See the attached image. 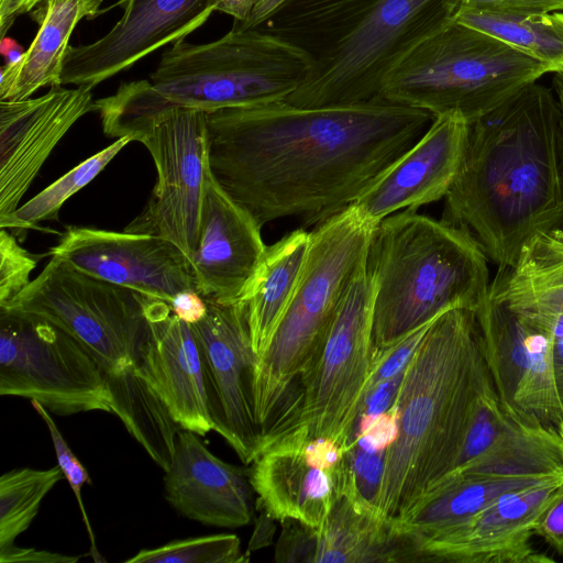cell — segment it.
Masks as SVG:
<instances>
[{
	"mask_svg": "<svg viewBox=\"0 0 563 563\" xmlns=\"http://www.w3.org/2000/svg\"><path fill=\"white\" fill-rule=\"evenodd\" d=\"M434 118L383 97L220 109L207 112L209 168L262 228L296 218L307 229L351 206Z\"/></svg>",
	"mask_w": 563,
	"mask_h": 563,
	"instance_id": "obj_1",
	"label": "cell"
},
{
	"mask_svg": "<svg viewBox=\"0 0 563 563\" xmlns=\"http://www.w3.org/2000/svg\"><path fill=\"white\" fill-rule=\"evenodd\" d=\"M443 216L498 267H514L532 238L563 228L562 112L550 88L532 82L470 123Z\"/></svg>",
	"mask_w": 563,
	"mask_h": 563,
	"instance_id": "obj_2",
	"label": "cell"
},
{
	"mask_svg": "<svg viewBox=\"0 0 563 563\" xmlns=\"http://www.w3.org/2000/svg\"><path fill=\"white\" fill-rule=\"evenodd\" d=\"M493 386L475 310L439 316L407 365L395 402L398 435L386 455L379 517L399 519L454 468L478 399Z\"/></svg>",
	"mask_w": 563,
	"mask_h": 563,
	"instance_id": "obj_3",
	"label": "cell"
},
{
	"mask_svg": "<svg viewBox=\"0 0 563 563\" xmlns=\"http://www.w3.org/2000/svg\"><path fill=\"white\" fill-rule=\"evenodd\" d=\"M312 67V57L286 41L257 29L232 27L209 43H173L150 79L121 84L113 95L95 100V111L111 136L169 108L211 112L284 101Z\"/></svg>",
	"mask_w": 563,
	"mask_h": 563,
	"instance_id": "obj_4",
	"label": "cell"
},
{
	"mask_svg": "<svg viewBox=\"0 0 563 563\" xmlns=\"http://www.w3.org/2000/svg\"><path fill=\"white\" fill-rule=\"evenodd\" d=\"M488 257L466 229L402 210L373 229L366 269L375 285V349L387 347L454 308L488 296Z\"/></svg>",
	"mask_w": 563,
	"mask_h": 563,
	"instance_id": "obj_5",
	"label": "cell"
},
{
	"mask_svg": "<svg viewBox=\"0 0 563 563\" xmlns=\"http://www.w3.org/2000/svg\"><path fill=\"white\" fill-rule=\"evenodd\" d=\"M374 227L351 205L310 232L306 264L292 300L254 372V412L263 434L284 408L350 280L365 263Z\"/></svg>",
	"mask_w": 563,
	"mask_h": 563,
	"instance_id": "obj_6",
	"label": "cell"
},
{
	"mask_svg": "<svg viewBox=\"0 0 563 563\" xmlns=\"http://www.w3.org/2000/svg\"><path fill=\"white\" fill-rule=\"evenodd\" d=\"M549 73L540 62L459 21L416 47L387 77L380 96L468 123Z\"/></svg>",
	"mask_w": 563,
	"mask_h": 563,
	"instance_id": "obj_7",
	"label": "cell"
},
{
	"mask_svg": "<svg viewBox=\"0 0 563 563\" xmlns=\"http://www.w3.org/2000/svg\"><path fill=\"white\" fill-rule=\"evenodd\" d=\"M374 296L375 285L365 260L344 290L265 443L297 431L308 439L325 437L347 446L375 350Z\"/></svg>",
	"mask_w": 563,
	"mask_h": 563,
	"instance_id": "obj_8",
	"label": "cell"
},
{
	"mask_svg": "<svg viewBox=\"0 0 563 563\" xmlns=\"http://www.w3.org/2000/svg\"><path fill=\"white\" fill-rule=\"evenodd\" d=\"M464 0H375L354 27L313 60L285 101L343 106L382 97L390 73L422 42L453 21Z\"/></svg>",
	"mask_w": 563,
	"mask_h": 563,
	"instance_id": "obj_9",
	"label": "cell"
},
{
	"mask_svg": "<svg viewBox=\"0 0 563 563\" xmlns=\"http://www.w3.org/2000/svg\"><path fill=\"white\" fill-rule=\"evenodd\" d=\"M148 296L87 275L58 256L8 306L37 316L81 343L104 373L134 366L147 340Z\"/></svg>",
	"mask_w": 563,
	"mask_h": 563,
	"instance_id": "obj_10",
	"label": "cell"
},
{
	"mask_svg": "<svg viewBox=\"0 0 563 563\" xmlns=\"http://www.w3.org/2000/svg\"><path fill=\"white\" fill-rule=\"evenodd\" d=\"M0 395L49 412H111L106 373L71 335L37 316L0 308Z\"/></svg>",
	"mask_w": 563,
	"mask_h": 563,
	"instance_id": "obj_11",
	"label": "cell"
},
{
	"mask_svg": "<svg viewBox=\"0 0 563 563\" xmlns=\"http://www.w3.org/2000/svg\"><path fill=\"white\" fill-rule=\"evenodd\" d=\"M150 152L156 184L141 213L124 229L174 243L190 261L197 245L208 161L207 112L175 107L119 129Z\"/></svg>",
	"mask_w": 563,
	"mask_h": 563,
	"instance_id": "obj_12",
	"label": "cell"
},
{
	"mask_svg": "<svg viewBox=\"0 0 563 563\" xmlns=\"http://www.w3.org/2000/svg\"><path fill=\"white\" fill-rule=\"evenodd\" d=\"M484 357L504 409L529 423L563 421L545 316L522 312L488 296L475 310Z\"/></svg>",
	"mask_w": 563,
	"mask_h": 563,
	"instance_id": "obj_13",
	"label": "cell"
},
{
	"mask_svg": "<svg viewBox=\"0 0 563 563\" xmlns=\"http://www.w3.org/2000/svg\"><path fill=\"white\" fill-rule=\"evenodd\" d=\"M207 314L191 324L199 347L212 430L251 464L263 445L253 401V379L258 363L241 301L206 299Z\"/></svg>",
	"mask_w": 563,
	"mask_h": 563,
	"instance_id": "obj_14",
	"label": "cell"
},
{
	"mask_svg": "<svg viewBox=\"0 0 563 563\" xmlns=\"http://www.w3.org/2000/svg\"><path fill=\"white\" fill-rule=\"evenodd\" d=\"M48 254L95 278L168 303L180 291L196 290L187 256L153 234L71 227Z\"/></svg>",
	"mask_w": 563,
	"mask_h": 563,
	"instance_id": "obj_15",
	"label": "cell"
},
{
	"mask_svg": "<svg viewBox=\"0 0 563 563\" xmlns=\"http://www.w3.org/2000/svg\"><path fill=\"white\" fill-rule=\"evenodd\" d=\"M563 493V478L499 497L470 519L413 538L417 562L539 563L552 561L532 544L534 527Z\"/></svg>",
	"mask_w": 563,
	"mask_h": 563,
	"instance_id": "obj_16",
	"label": "cell"
},
{
	"mask_svg": "<svg viewBox=\"0 0 563 563\" xmlns=\"http://www.w3.org/2000/svg\"><path fill=\"white\" fill-rule=\"evenodd\" d=\"M92 88L52 86L37 98L0 101V228L4 229L52 151L85 114Z\"/></svg>",
	"mask_w": 563,
	"mask_h": 563,
	"instance_id": "obj_17",
	"label": "cell"
},
{
	"mask_svg": "<svg viewBox=\"0 0 563 563\" xmlns=\"http://www.w3.org/2000/svg\"><path fill=\"white\" fill-rule=\"evenodd\" d=\"M124 13L97 41L69 46L62 86L91 87L126 70L169 43L202 26L216 11L213 0H121Z\"/></svg>",
	"mask_w": 563,
	"mask_h": 563,
	"instance_id": "obj_18",
	"label": "cell"
},
{
	"mask_svg": "<svg viewBox=\"0 0 563 563\" xmlns=\"http://www.w3.org/2000/svg\"><path fill=\"white\" fill-rule=\"evenodd\" d=\"M468 131L470 123L457 112L435 115L423 135L352 203L357 214L376 225L393 213L445 198L459 174Z\"/></svg>",
	"mask_w": 563,
	"mask_h": 563,
	"instance_id": "obj_19",
	"label": "cell"
},
{
	"mask_svg": "<svg viewBox=\"0 0 563 563\" xmlns=\"http://www.w3.org/2000/svg\"><path fill=\"white\" fill-rule=\"evenodd\" d=\"M454 476L563 477V440L555 427L509 415L493 386L479 397L455 466L444 477Z\"/></svg>",
	"mask_w": 563,
	"mask_h": 563,
	"instance_id": "obj_20",
	"label": "cell"
},
{
	"mask_svg": "<svg viewBox=\"0 0 563 563\" xmlns=\"http://www.w3.org/2000/svg\"><path fill=\"white\" fill-rule=\"evenodd\" d=\"M262 227L207 172L197 245L196 290L205 299L238 301L265 249Z\"/></svg>",
	"mask_w": 563,
	"mask_h": 563,
	"instance_id": "obj_21",
	"label": "cell"
},
{
	"mask_svg": "<svg viewBox=\"0 0 563 563\" xmlns=\"http://www.w3.org/2000/svg\"><path fill=\"white\" fill-rule=\"evenodd\" d=\"M282 525L278 562H417L413 538L401 533L393 520L362 511L343 495L318 528L294 519Z\"/></svg>",
	"mask_w": 563,
	"mask_h": 563,
	"instance_id": "obj_22",
	"label": "cell"
},
{
	"mask_svg": "<svg viewBox=\"0 0 563 563\" xmlns=\"http://www.w3.org/2000/svg\"><path fill=\"white\" fill-rule=\"evenodd\" d=\"M147 340L135 364L183 429L205 435L212 430L202 364L191 325L173 314L168 302L148 297Z\"/></svg>",
	"mask_w": 563,
	"mask_h": 563,
	"instance_id": "obj_23",
	"label": "cell"
},
{
	"mask_svg": "<svg viewBox=\"0 0 563 563\" xmlns=\"http://www.w3.org/2000/svg\"><path fill=\"white\" fill-rule=\"evenodd\" d=\"M198 433L180 429L164 476L165 498L181 516L214 527L239 528L251 522L253 493L250 471L217 457Z\"/></svg>",
	"mask_w": 563,
	"mask_h": 563,
	"instance_id": "obj_24",
	"label": "cell"
},
{
	"mask_svg": "<svg viewBox=\"0 0 563 563\" xmlns=\"http://www.w3.org/2000/svg\"><path fill=\"white\" fill-rule=\"evenodd\" d=\"M305 439L291 431L265 443L252 462L250 481L268 519L318 528L341 495V468L314 464L303 451Z\"/></svg>",
	"mask_w": 563,
	"mask_h": 563,
	"instance_id": "obj_25",
	"label": "cell"
},
{
	"mask_svg": "<svg viewBox=\"0 0 563 563\" xmlns=\"http://www.w3.org/2000/svg\"><path fill=\"white\" fill-rule=\"evenodd\" d=\"M310 244V232L300 227L266 249L240 299L245 308L252 347L258 361L292 300L301 278Z\"/></svg>",
	"mask_w": 563,
	"mask_h": 563,
	"instance_id": "obj_26",
	"label": "cell"
},
{
	"mask_svg": "<svg viewBox=\"0 0 563 563\" xmlns=\"http://www.w3.org/2000/svg\"><path fill=\"white\" fill-rule=\"evenodd\" d=\"M103 0H45L35 15L40 29L22 58L1 67L0 101L30 98L45 86H62L69 38L85 18L99 13Z\"/></svg>",
	"mask_w": 563,
	"mask_h": 563,
	"instance_id": "obj_27",
	"label": "cell"
},
{
	"mask_svg": "<svg viewBox=\"0 0 563 563\" xmlns=\"http://www.w3.org/2000/svg\"><path fill=\"white\" fill-rule=\"evenodd\" d=\"M563 477H444L402 517L393 520L405 534L419 538L461 523L499 497Z\"/></svg>",
	"mask_w": 563,
	"mask_h": 563,
	"instance_id": "obj_28",
	"label": "cell"
},
{
	"mask_svg": "<svg viewBox=\"0 0 563 563\" xmlns=\"http://www.w3.org/2000/svg\"><path fill=\"white\" fill-rule=\"evenodd\" d=\"M134 367L106 373L110 409L150 457L166 472L173 462L177 433L181 427Z\"/></svg>",
	"mask_w": 563,
	"mask_h": 563,
	"instance_id": "obj_29",
	"label": "cell"
},
{
	"mask_svg": "<svg viewBox=\"0 0 563 563\" xmlns=\"http://www.w3.org/2000/svg\"><path fill=\"white\" fill-rule=\"evenodd\" d=\"M375 0H284L257 30L286 41L314 60L339 43Z\"/></svg>",
	"mask_w": 563,
	"mask_h": 563,
	"instance_id": "obj_30",
	"label": "cell"
},
{
	"mask_svg": "<svg viewBox=\"0 0 563 563\" xmlns=\"http://www.w3.org/2000/svg\"><path fill=\"white\" fill-rule=\"evenodd\" d=\"M456 21L485 32L544 65L563 73V13L506 15L459 11Z\"/></svg>",
	"mask_w": 563,
	"mask_h": 563,
	"instance_id": "obj_31",
	"label": "cell"
},
{
	"mask_svg": "<svg viewBox=\"0 0 563 563\" xmlns=\"http://www.w3.org/2000/svg\"><path fill=\"white\" fill-rule=\"evenodd\" d=\"M488 297L522 312L563 314V261L520 256L514 267H498Z\"/></svg>",
	"mask_w": 563,
	"mask_h": 563,
	"instance_id": "obj_32",
	"label": "cell"
},
{
	"mask_svg": "<svg viewBox=\"0 0 563 563\" xmlns=\"http://www.w3.org/2000/svg\"><path fill=\"white\" fill-rule=\"evenodd\" d=\"M130 142L131 139L126 136L117 139L106 148L78 164L20 206L4 229L21 242L25 239L27 231L35 229L37 223L57 220L63 205L97 177Z\"/></svg>",
	"mask_w": 563,
	"mask_h": 563,
	"instance_id": "obj_33",
	"label": "cell"
},
{
	"mask_svg": "<svg viewBox=\"0 0 563 563\" xmlns=\"http://www.w3.org/2000/svg\"><path fill=\"white\" fill-rule=\"evenodd\" d=\"M63 478L58 465L14 468L0 477V550L14 544L37 515L44 497Z\"/></svg>",
	"mask_w": 563,
	"mask_h": 563,
	"instance_id": "obj_34",
	"label": "cell"
},
{
	"mask_svg": "<svg viewBox=\"0 0 563 563\" xmlns=\"http://www.w3.org/2000/svg\"><path fill=\"white\" fill-rule=\"evenodd\" d=\"M247 559L235 534L218 533L174 540L154 549H143L126 563H241Z\"/></svg>",
	"mask_w": 563,
	"mask_h": 563,
	"instance_id": "obj_35",
	"label": "cell"
},
{
	"mask_svg": "<svg viewBox=\"0 0 563 563\" xmlns=\"http://www.w3.org/2000/svg\"><path fill=\"white\" fill-rule=\"evenodd\" d=\"M387 451H374L352 441L341 465V495L362 511L377 516Z\"/></svg>",
	"mask_w": 563,
	"mask_h": 563,
	"instance_id": "obj_36",
	"label": "cell"
},
{
	"mask_svg": "<svg viewBox=\"0 0 563 563\" xmlns=\"http://www.w3.org/2000/svg\"><path fill=\"white\" fill-rule=\"evenodd\" d=\"M33 408L45 422L56 454L57 464L60 467L65 479L68 482L80 509V514L82 517V521L88 532V537L90 540V550L89 554L92 556L95 562H102L103 559L100 556L99 551L97 549L95 534L91 529V525L89 522L88 515L86 512L81 489L84 484L90 483V476L85 468V466L80 463L77 456L74 454L71 449L68 446L66 440L54 422L49 411L45 409L37 401H31Z\"/></svg>",
	"mask_w": 563,
	"mask_h": 563,
	"instance_id": "obj_37",
	"label": "cell"
},
{
	"mask_svg": "<svg viewBox=\"0 0 563 563\" xmlns=\"http://www.w3.org/2000/svg\"><path fill=\"white\" fill-rule=\"evenodd\" d=\"M41 257L22 247L9 230H0V308L30 285L31 273Z\"/></svg>",
	"mask_w": 563,
	"mask_h": 563,
	"instance_id": "obj_38",
	"label": "cell"
},
{
	"mask_svg": "<svg viewBox=\"0 0 563 563\" xmlns=\"http://www.w3.org/2000/svg\"><path fill=\"white\" fill-rule=\"evenodd\" d=\"M432 322L418 328L387 347L374 350L372 367L364 387L362 399L378 384L406 369Z\"/></svg>",
	"mask_w": 563,
	"mask_h": 563,
	"instance_id": "obj_39",
	"label": "cell"
},
{
	"mask_svg": "<svg viewBox=\"0 0 563 563\" xmlns=\"http://www.w3.org/2000/svg\"><path fill=\"white\" fill-rule=\"evenodd\" d=\"M460 11L536 15L563 11V0H464Z\"/></svg>",
	"mask_w": 563,
	"mask_h": 563,
	"instance_id": "obj_40",
	"label": "cell"
},
{
	"mask_svg": "<svg viewBox=\"0 0 563 563\" xmlns=\"http://www.w3.org/2000/svg\"><path fill=\"white\" fill-rule=\"evenodd\" d=\"M405 371L384 380L367 393L361 400L357 417H376L391 408L398 397Z\"/></svg>",
	"mask_w": 563,
	"mask_h": 563,
	"instance_id": "obj_41",
	"label": "cell"
},
{
	"mask_svg": "<svg viewBox=\"0 0 563 563\" xmlns=\"http://www.w3.org/2000/svg\"><path fill=\"white\" fill-rule=\"evenodd\" d=\"M534 534L563 555V493L543 511L534 527Z\"/></svg>",
	"mask_w": 563,
	"mask_h": 563,
	"instance_id": "obj_42",
	"label": "cell"
},
{
	"mask_svg": "<svg viewBox=\"0 0 563 563\" xmlns=\"http://www.w3.org/2000/svg\"><path fill=\"white\" fill-rule=\"evenodd\" d=\"M520 256L563 261V228L536 235L526 244Z\"/></svg>",
	"mask_w": 563,
	"mask_h": 563,
	"instance_id": "obj_43",
	"label": "cell"
},
{
	"mask_svg": "<svg viewBox=\"0 0 563 563\" xmlns=\"http://www.w3.org/2000/svg\"><path fill=\"white\" fill-rule=\"evenodd\" d=\"M173 314L188 324L202 320L208 311L206 299L196 290H184L168 303Z\"/></svg>",
	"mask_w": 563,
	"mask_h": 563,
	"instance_id": "obj_44",
	"label": "cell"
},
{
	"mask_svg": "<svg viewBox=\"0 0 563 563\" xmlns=\"http://www.w3.org/2000/svg\"><path fill=\"white\" fill-rule=\"evenodd\" d=\"M79 556H69L33 548H19L14 544L0 550L1 563L32 562V563H75Z\"/></svg>",
	"mask_w": 563,
	"mask_h": 563,
	"instance_id": "obj_45",
	"label": "cell"
},
{
	"mask_svg": "<svg viewBox=\"0 0 563 563\" xmlns=\"http://www.w3.org/2000/svg\"><path fill=\"white\" fill-rule=\"evenodd\" d=\"M553 336V371L556 393L563 413V314L545 316Z\"/></svg>",
	"mask_w": 563,
	"mask_h": 563,
	"instance_id": "obj_46",
	"label": "cell"
},
{
	"mask_svg": "<svg viewBox=\"0 0 563 563\" xmlns=\"http://www.w3.org/2000/svg\"><path fill=\"white\" fill-rule=\"evenodd\" d=\"M44 0H0V35L3 38L5 33L13 25L15 20L43 3Z\"/></svg>",
	"mask_w": 563,
	"mask_h": 563,
	"instance_id": "obj_47",
	"label": "cell"
},
{
	"mask_svg": "<svg viewBox=\"0 0 563 563\" xmlns=\"http://www.w3.org/2000/svg\"><path fill=\"white\" fill-rule=\"evenodd\" d=\"M216 11L231 15L233 24L244 23L261 5L263 0H213Z\"/></svg>",
	"mask_w": 563,
	"mask_h": 563,
	"instance_id": "obj_48",
	"label": "cell"
},
{
	"mask_svg": "<svg viewBox=\"0 0 563 563\" xmlns=\"http://www.w3.org/2000/svg\"><path fill=\"white\" fill-rule=\"evenodd\" d=\"M1 53L5 58V65L18 63L24 54L22 47L15 41L5 37L1 41Z\"/></svg>",
	"mask_w": 563,
	"mask_h": 563,
	"instance_id": "obj_49",
	"label": "cell"
},
{
	"mask_svg": "<svg viewBox=\"0 0 563 563\" xmlns=\"http://www.w3.org/2000/svg\"><path fill=\"white\" fill-rule=\"evenodd\" d=\"M553 88L562 112V148H563V73H555Z\"/></svg>",
	"mask_w": 563,
	"mask_h": 563,
	"instance_id": "obj_50",
	"label": "cell"
},
{
	"mask_svg": "<svg viewBox=\"0 0 563 563\" xmlns=\"http://www.w3.org/2000/svg\"><path fill=\"white\" fill-rule=\"evenodd\" d=\"M559 433L563 440V421L558 426Z\"/></svg>",
	"mask_w": 563,
	"mask_h": 563,
	"instance_id": "obj_51",
	"label": "cell"
}]
</instances>
